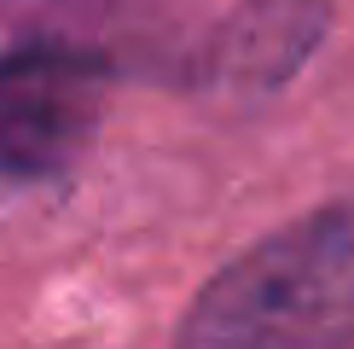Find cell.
Here are the masks:
<instances>
[{
    "label": "cell",
    "instance_id": "6da1fadb",
    "mask_svg": "<svg viewBox=\"0 0 354 349\" xmlns=\"http://www.w3.org/2000/svg\"><path fill=\"white\" fill-rule=\"evenodd\" d=\"M180 349H354V204L250 244L198 291Z\"/></svg>",
    "mask_w": 354,
    "mask_h": 349
},
{
    "label": "cell",
    "instance_id": "7a4b0ae2",
    "mask_svg": "<svg viewBox=\"0 0 354 349\" xmlns=\"http://www.w3.org/2000/svg\"><path fill=\"white\" fill-rule=\"evenodd\" d=\"M111 76L76 47H18L0 58V174L47 181L93 145Z\"/></svg>",
    "mask_w": 354,
    "mask_h": 349
},
{
    "label": "cell",
    "instance_id": "3957f363",
    "mask_svg": "<svg viewBox=\"0 0 354 349\" xmlns=\"http://www.w3.org/2000/svg\"><path fill=\"white\" fill-rule=\"evenodd\" d=\"M331 0H244L221 41V70L244 87H273L308 58Z\"/></svg>",
    "mask_w": 354,
    "mask_h": 349
}]
</instances>
